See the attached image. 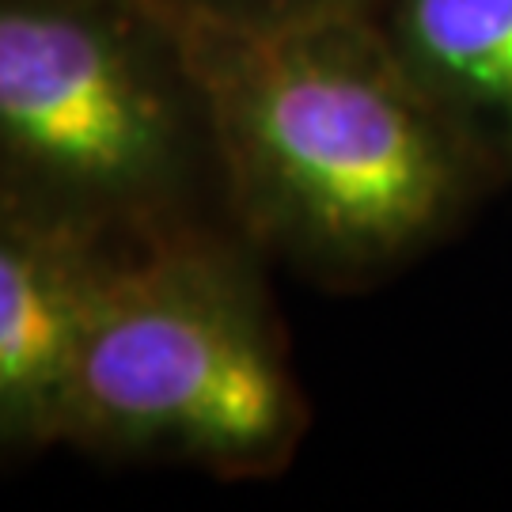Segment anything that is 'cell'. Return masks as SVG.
Returning <instances> with one entry per match:
<instances>
[{"label": "cell", "instance_id": "obj_1", "mask_svg": "<svg viewBox=\"0 0 512 512\" xmlns=\"http://www.w3.org/2000/svg\"><path fill=\"white\" fill-rule=\"evenodd\" d=\"M171 16L202 88L228 217L274 270L323 293H365L497 194L380 16L270 27Z\"/></svg>", "mask_w": 512, "mask_h": 512}, {"label": "cell", "instance_id": "obj_2", "mask_svg": "<svg viewBox=\"0 0 512 512\" xmlns=\"http://www.w3.org/2000/svg\"><path fill=\"white\" fill-rule=\"evenodd\" d=\"M270 270L232 220L114 251L76 334L61 448L220 482L285 475L311 399Z\"/></svg>", "mask_w": 512, "mask_h": 512}, {"label": "cell", "instance_id": "obj_3", "mask_svg": "<svg viewBox=\"0 0 512 512\" xmlns=\"http://www.w3.org/2000/svg\"><path fill=\"white\" fill-rule=\"evenodd\" d=\"M0 205L99 251L232 220L164 0H0Z\"/></svg>", "mask_w": 512, "mask_h": 512}, {"label": "cell", "instance_id": "obj_4", "mask_svg": "<svg viewBox=\"0 0 512 512\" xmlns=\"http://www.w3.org/2000/svg\"><path fill=\"white\" fill-rule=\"evenodd\" d=\"M110 255L0 205V463L61 448L76 334Z\"/></svg>", "mask_w": 512, "mask_h": 512}, {"label": "cell", "instance_id": "obj_5", "mask_svg": "<svg viewBox=\"0 0 512 512\" xmlns=\"http://www.w3.org/2000/svg\"><path fill=\"white\" fill-rule=\"evenodd\" d=\"M380 23L490 183L512 186V0H384Z\"/></svg>", "mask_w": 512, "mask_h": 512}, {"label": "cell", "instance_id": "obj_6", "mask_svg": "<svg viewBox=\"0 0 512 512\" xmlns=\"http://www.w3.org/2000/svg\"><path fill=\"white\" fill-rule=\"evenodd\" d=\"M171 12L239 27H270V23H304L334 16H380L384 0H164Z\"/></svg>", "mask_w": 512, "mask_h": 512}]
</instances>
